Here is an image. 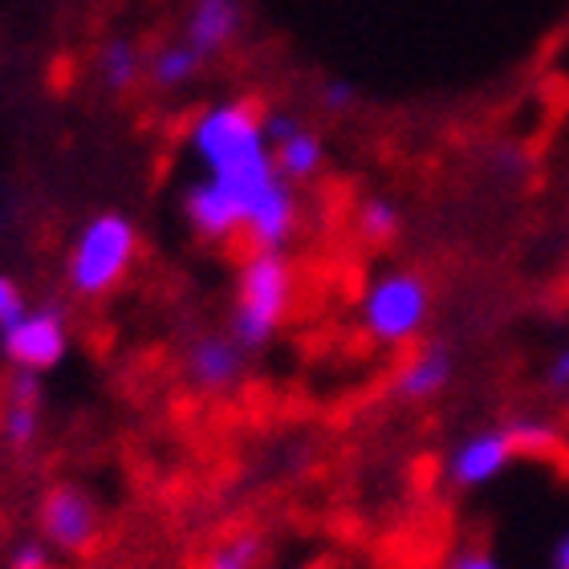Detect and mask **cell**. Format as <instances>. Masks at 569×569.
I'll use <instances>...</instances> for the list:
<instances>
[{"label": "cell", "instance_id": "cell-9", "mask_svg": "<svg viewBox=\"0 0 569 569\" xmlns=\"http://www.w3.org/2000/svg\"><path fill=\"white\" fill-rule=\"evenodd\" d=\"M264 134H269V147H273L277 171L293 188L321 176V167H326V139L301 114H293V110H264Z\"/></svg>", "mask_w": 569, "mask_h": 569}, {"label": "cell", "instance_id": "cell-8", "mask_svg": "<svg viewBox=\"0 0 569 569\" xmlns=\"http://www.w3.org/2000/svg\"><path fill=\"white\" fill-rule=\"evenodd\" d=\"M249 350L228 330H200L183 346V379L200 395H228L244 382Z\"/></svg>", "mask_w": 569, "mask_h": 569}, {"label": "cell", "instance_id": "cell-18", "mask_svg": "<svg viewBox=\"0 0 569 569\" xmlns=\"http://www.w3.org/2000/svg\"><path fill=\"white\" fill-rule=\"evenodd\" d=\"M512 443L521 456H553L561 448V427L558 419L541 416V411H525V416L509 419Z\"/></svg>", "mask_w": 569, "mask_h": 569}, {"label": "cell", "instance_id": "cell-3", "mask_svg": "<svg viewBox=\"0 0 569 569\" xmlns=\"http://www.w3.org/2000/svg\"><path fill=\"white\" fill-rule=\"evenodd\" d=\"M436 309V289L419 269H382L358 297V326L382 350H407L423 342Z\"/></svg>", "mask_w": 569, "mask_h": 569}, {"label": "cell", "instance_id": "cell-19", "mask_svg": "<svg viewBox=\"0 0 569 569\" xmlns=\"http://www.w3.org/2000/svg\"><path fill=\"white\" fill-rule=\"evenodd\" d=\"M541 387L569 411V338L549 355L546 370H541Z\"/></svg>", "mask_w": 569, "mask_h": 569}, {"label": "cell", "instance_id": "cell-14", "mask_svg": "<svg viewBox=\"0 0 569 569\" xmlns=\"http://www.w3.org/2000/svg\"><path fill=\"white\" fill-rule=\"evenodd\" d=\"M94 73L110 94H127V90H134L147 78V53L131 37H110V41L98 46Z\"/></svg>", "mask_w": 569, "mask_h": 569}, {"label": "cell", "instance_id": "cell-7", "mask_svg": "<svg viewBox=\"0 0 569 569\" xmlns=\"http://www.w3.org/2000/svg\"><path fill=\"white\" fill-rule=\"evenodd\" d=\"M0 350L12 362V370L49 375L70 355V318L58 306H29L21 321H12L0 333Z\"/></svg>", "mask_w": 569, "mask_h": 569}, {"label": "cell", "instance_id": "cell-24", "mask_svg": "<svg viewBox=\"0 0 569 569\" xmlns=\"http://www.w3.org/2000/svg\"><path fill=\"white\" fill-rule=\"evenodd\" d=\"M549 569H569V529L549 549Z\"/></svg>", "mask_w": 569, "mask_h": 569}, {"label": "cell", "instance_id": "cell-4", "mask_svg": "<svg viewBox=\"0 0 569 569\" xmlns=\"http://www.w3.org/2000/svg\"><path fill=\"white\" fill-rule=\"evenodd\" d=\"M139 261V228L127 212L90 216L70 252H66V284L73 297H107L114 293Z\"/></svg>", "mask_w": 569, "mask_h": 569}, {"label": "cell", "instance_id": "cell-13", "mask_svg": "<svg viewBox=\"0 0 569 569\" xmlns=\"http://www.w3.org/2000/svg\"><path fill=\"white\" fill-rule=\"evenodd\" d=\"M244 33V0H191L188 21H183V41H188L203 61L220 58Z\"/></svg>", "mask_w": 569, "mask_h": 569}, {"label": "cell", "instance_id": "cell-16", "mask_svg": "<svg viewBox=\"0 0 569 569\" xmlns=\"http://www.w3.org/2000/svg\"><path fill=\"white\" fill-rule=\"evenodd\" d=\"M355 228L367 244H379L382 249V244H395V240L403 237L407 216L391 196H367V200H358V208H355Z\"/></svg>", "mask_w": 569, "mask_h": 569}, {"label": "cell", "instance_id": "cell-11", "mask_svg": "<svg viewBox=\"0 0 569 569\" xmlns=\"http://www.w3.org/2000/svg\"><path fill=\"white\" fill-rule=\"evenodd\" d=\"M456 382V350L443 342H423L399 362L391 379V395L407 407H423Z\"/></svg>", "mask_w": 569, "mask_h": 569}, {"label": "cell", "instance_id": "cell-15", "mask_svg": "<svg viewBox=\"0 0 569 569\" xmlns=\"http://www.w3.org/2000/svg\"><path fill=\"white\" fill-rule=\"evenodd\" d=\"M203 66H208V61L179 37V41H167V46L147 53V82H151L154 90H163V94H176V90H183V86H191L200 78Z\"/></svg>", "mask_w": 569, "mask_h": 569}, {"label": "cell", "instance_id": "cell-21", "mask_svg": "<svg viewBox=\"0 0 569 569\" xmlns=\"http://www.w3.org/2000/svg\"><path fill=\"white\" fill-rule=\"evenodd\" d=\"M29 306H33V301L24 297L21 281L9 273H0V333L9 330L12 321H21L24 313H29Z\"/></svg>", "mask_w": 569, "mask_h": 569}, {"label": "cell", "instance_id": "cell-17", "mask_svg": "<svg viewBox=\"0 0 569 569\" xmlns=\"http://www.w3.org/2000/svg\"><path fill=\"white\" fill-rule=\"evenodd\" d=\"M264 549H269L264 533H257V529H237V533L220 537V541L208 549L203 569H261Z\"/></svg>", "mask_w": 569, "mask_h": 569}, {"label": "cell", "instance_id": "cell-6", "mask_svg": "<svg viewBox=\"0 0 569 569\" xmlns=\"http://www.w3.org/2000/svg\"><path fill=\"white\" fill-rule=\"evenodd\" d=\"M517 460H521V451L512 443L509 423L476 427V431L460 436L448 448V456H443V480L456 492H480V488L497 485Z\"/></svg>", "mask_w": 569, "mask_h": 569}, {"label": "cell", "instance_id": "cell-12", "mask_svg": "<svg viewBox=\"0 0 569 569\" xmlns=\"http://www.w3.org/2000/svg\"><path fill=\"white\" fill-rule=\"evenodd\" d=\"M41 427H46V387H41V375L17 370L9 391H4V403H0V439L12 451H29L37 448Z\"/></svg>", "mask_w": 569, "mask_h": 569}, {"label": "cell", "instance_id": "cell-23", "mask_svg": "<svg viewBox=\"0 0 569 569\" xmlns=\"http://www.w3.org/2000/svg\"><path fill=\"white\" fill-rule=\"evenodd\" d=\"M443 569H505V566H500V558L492 553V549L463 546V549H456V553H451Z\"/></svg>", "mask_w": 569, "mask_h": 569}, {"label": "cell", "instance_id": "cell-22", "mask_svg": "<svg viewBox=\"0 0 569 569\" xmlns=\"http://www.w3.org/2000/svg\"><path fill=\"white\" fill-rule=\"evenodd\" d=\"M355 102H358V90L350 82H342V78H326L318 86V107L326 114H346V110H355Z\"/></svg>", "mask_w": 569, "mask_h": 569}, {"label": "cell", "instance_id": "cell-5", "mask_svg": "<svg viewBox=\"0 0 569 569\" xmlns=\"http://www.w3.org/2000/svg\"><path fill=\"white\" fill-rule=\"evenodd\" d=\"M37 529L58 553H90L98 546V533H102V509H98L94 492L86 485H73V480H61L41 497L37 505Z\"/></svg>", "mask_w": 569, "mask_h": 569}, {"label": "cell", "instance_id": "cell-1", "mask_svg": "<svg viewBox=\"0 0 569 569\" xmlns=\"http://www.w3.org/2000/svg\"><path fill=\"white\" fill-rule=\"evenodd\" d=\"M188 154L200 176L220 179L240 200L244 237L252 249L284 252L301 228L297 188L277 171L273 147L264 134V110L249 98H220L196 110L188 122Z\"/></svg>", "mask_w": 569, "mask_h": 569}, {"label": "cell", "instance_id": "cell-20", "mask_svg": "<svg viewBox=\"0 0 569 569\" xmlns=\"http://www.w3.org/2000/svg\"><path fill=\"white\" fill-rule=\"evenodd\" d=\"M53 553H58V549L49 546L46 537H24V541L12 546L9 569H58L53 566Z\"/></svg>", "mask_w": 569, "mask_h": 569}, {"label": "cell", "instance_id": "cell-2", "mask_svg": "<svg viewBox=\"0 0 569 569\" xmlns=\"http://www.w3.org/2000/svg\"><path fill=\"white\" fill-rule=\"evenodd\" d=\"M297 277L289 257L277 249H252L237 269V293H232V318L228 333L249 355H261L277 342L289 309H293Z\"/></svg>", "mask_w": 569, "mask_h": 569}, {"label": "cell", "instance_id": "cell-10", "mask_svg": "<svg viewBox=\"0 0 569 569\" xmlns=\"http://www.w3.org/2000/svg\"><path fill=\"white\" fill-rule=\"evenodd\" d=\"M183 220L203 244H228V240L244 237L240 200L212 176L191 179L183 188Z\"/></svg>", "mask_w": 569, "mask_h": 569}]
</instances>
